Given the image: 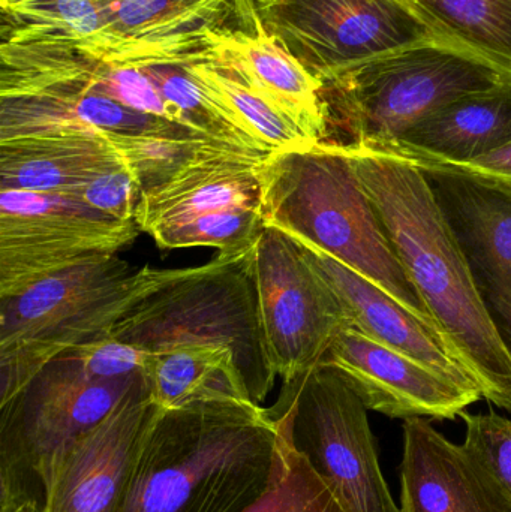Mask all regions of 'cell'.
I'll use <instances>...</instances> for the list:
<instances>
[{"label": "cell", "mask_w": 511, "mask_h": 512, "mask_svg": "<svg viewBox=\"0 0 511 512\" xmlns=\"http://www.w3.org/2000/svg\"><path fill=\"white\" fill-rule=\"evenodd\" d=\"M405 273L483 399L511 411V355L474 285L470 265L422 170L341 143Z\"/></svg>", "instance_id": "obj_1"}, {"label": "cell", "mask_w": 511, "mask_h": 512, "mask_svg": "<svg viewBox=\"0 0 511 512\" xmlns=\"http://www.w3.org/2000/svg\"><path fill=\"white\" fill-rule=\"evenodd\" d=\"M278 444L255 402L153 409L116 512H240L266 490Z\"/></svg>", "instance_id": "obj_2"}, {"label": "cell", "mask_w": 511, "mask_h": 512, "mask_svg": "<svg viewBox=\"0 0 511 512\" xmlns=\"http://www.w3.org/2000/svg\"><path fill=\"white\" fill-rule=\"evenodd\" d=\"M260 180L266 227L315 246L434 325L341 143L272 152Z\"/></svg>", "instance_id": "obj_3"}, {"label": "cell", "mask_w": 511, "mask_h": 512, "mask_svg": "<svg viewBox=\"0 0 511 512\" xmlns=\"http://www.w3.org/2000/svg\"><path fill=\"white\" fill-rule=\"evenodd\" d=\"M186 270H132L117 255L96 256L0 298V406L63 352L107 339L126 312Z\"/></svg>", "instance_id": "obj_4"}, {"label": "cell", "mask_w": 511, "mask_h": 512, "mask_svg": "<svg viewBox=\"0 0 511 512\" xmlns=\"http://www.w3.org/2000/svg\"><path fill=\"white\" fill-rule=\"evenodd\" d=\"M252 254L254 249L188 268L126 312L108 337L146 352L188 345L228 348L260 405L276 375L261 327Z\"/></svg>", "instance_id": "obj_5"}, {"label": "cell", "mask_w": 511, "mask_h": 512, "mask_svg": "<svg viewBox=\"0 0 511 512\" xmlns=\"http://www.w3.org/2000/svg\"><path fill=\"white\" fill-rule=\"evenodd\" d=\"M511 84L503 72L455 45L426 44L365 63L324 87L333 119L348 143L399 140L449 102Z\"/></svg>", "instance_id": "obj_6"}, {"label": "cell", "mask_w": 511, "mask_h": 512, "mask_svg": "<svg viewBox=\"0 0 511 512\" xmlns=\"http://www.w3.org/2000/svg\"><path fill=\"white\" fill-rule=\"evenodd\" d=\"M267 155L209 141L173 179L143 192L134 221L162 251L245 254L264 230L260 165Z\"/></svg>", "instance_id": "obj_7"}, {"label": "cell", "mask_w": 511, "mask_h": 512, "mask_svg": "<svg viewBox=\"0 0 511 512\" xmlns=\"http://www.w3.org/2000/svg\"><path fill=\"white\" fill-rule=\"evenodd\" d=\"M141 373L98 379L71 351L54 358L0 406V477L20 481L44 501L72 445L116 408Z\"/></svg>", "instance_id": "obj_8"}, {"label": "cell", "mask_w": 511, "mask_h": 512, "mask_svg": "<svg viewBox=\"0 0 511 512\" xmlns=\"http://www.w3.org/2000/svg\"><path fill=\"white\" fill-rule=\"evenodd\" d=\"M269 414L285 424L345 511L401 512L381 472L368 408L335 369L318 364L284 382Z\"/></svg>", "instance_id": "obj_9"}, {"label": "cell", "mask_w": 511, "mask_h": 512, "mask_svg": "<svg viewBox=\"0 0 511 512\" xmlns=\"http://www.w3.org/2000/svg\"><path fill=\"white\" fill-rule=\"evenodd\" d=\"M255 6L267 32L324 87L380 57L437 42L453 45L408 0H269Z\"/></svg>", "instance_id": "obj_10"}, {"label": "cell", "mask_w": 511, "mask_h": 512, "mask_svg": "<svg viewBox=\"0 0 511 512\" xmlns=\"http://www.w3.org/2000/svg\"><path fill=\"white\" fill-rule=\"evenodd\" d=\"M140 227L69 195L0 191V298L89 261L117 255Z\"/></svg>", "instance_id": "obj_11"}, {"label": "cell", "mask_w": 511, "mask_h": 512, "mask_svg": "<svg viewBox=\"0 0 511 512\" xmlns=\"http://www.w3.org/2000/svg\"><path fill=\"white\" fill-rule=\"evenodd\" d=\"M252 265L270 366L282 381H293L323 361L350 327L347 313L300 246L278 228H264Z\"/></svg>", "instance_id": "obj_12"}, {"label": "cell", "mask_w": 511, "mask_h": 512, "mask_svg": "<svg viewBox=\"0 0 511 512\" xmlns=\"http://www.w3.org/2000/svg\"><path fill=\"white\" fill-rule=\"evenodd\" d=\"M320 364L335 369L368 411L390 418L453 420L483 397L479 388L387 348L354 327L336 336Z\"/></svg>", "instance_id": "obj_13"}, {"label": "cell", "mask_w": 511, "mask_h": 512, "mask_svg": "<svg viewBox=\"0 0 511 512\" xmlns=\"http://www.w3.org/2000/svg\"><path fill=\"white\" fill-rule=\"evenodd\" d=\"M239 0H116L78 50L114 65L203 60L207 36L230 24Z\"/></svg>", "instance_id": "obj_14"}, {"label": "cell", "mask_w": 511, "mask_h": 512, "mask_svg": "<svg viewBox=\"0 0 511 512\" xmlns=\"http://www.w3.org/2000/svg\"><path fill=\"white\" fill-rule=\"evenodd\" d=\"M153 409L143 372L116 408L66 453L41 512H116Z\"/></svg>", "instance_id": "obj_15"}, {"label": "cell", "mask_w": 511, "mask_h": 512, "mask_svg": "<svg viewBox=\"0 0 511 512\" xmlns=\"http://www.w3.org/2000/svg\"><path fill=\"white\" fill-rule=\"evenodd\" d=\"M239 23L210 33L203 59L233 69L309 137L318 143L327 141L329 107L324 84L267 32L252 0H239Z\"/></svg>", "instance_id": "obj_16"}, {"label": "cell", "mask_w": 511, "mask_h": 512, "mask_svg": "<svg viewBox=\"0 0 511 512\" xmlns=\"http://www.w3.org/2000/svg\"><path fill=\"white\" fill-rule=\"evenodd\" d=\"M423 174L458 237L483 306L511 355V200L459 177Z\"/></svg>", "instance_id": "obj_17"}, {"label": "cell", "mask_w": 511, "mask_h": 512, "mask_svg": "<svg viewBox=\"0 0 511 512\" xmlns=\"http://www.w3.org/2000/svg\"><path fill=\"white\" fill-rule=\"evenodd\" d=\"M401 512H511V499L482 463L425 418L404 420Z\"/></svg>", "instance_id": "obj_18"}, {"label": "cell", "mask_w": 511, "mask_h": 512, "mask_svg": "<svg viewBox=\"0 0 511 512\" xmlns=\"http://www.w3.org/2000/svg\"><path fill=\"white\" fill-rule=\"evenodd\" d=\"M293 240L300 246L309 264L335 292L347 313L350 327L461 384L477 387L431 322L420 318L372 280L332 256L309 243Z\"/></svg>", "instance_id": "obj_19"}, {"label": "cell", "mask_w": 511, "mask_h": 512, "mask_svg": "<svg viewBox=\"0 0 511 512\" xmlns=\"http://www.w3.org/2000/svg\"><path fill=\"white\" fill-rule=\"evenodd\" d=\"M123 162L108 135L56 134L0 141V191L74 197Z\"/></svg>", "instance_id": "obj_20"}, {"label": "cell", "mask_w": 511, "mask_h": 512, "mask_svg": "<svg viewBox=\"0 0 511 512\" xmlns=\"http://www.w3.org/2000/svg\"><path fill=\"white\" fill-rule=\"evenodd\" d=\"M180 126L87 93L38 92L0 98V141L56 134L138 135Z\"/></svg>", "instance_id": "obj_21"}, {"label": "cell", "mask_w": 511, "mask_h": 512, "mask_svg": "<svg viewBox=\"0 0 511 512\" xmlns=\"http://www.w3.org/2000/svg\"><path fill=\"white\" fill-rule=\"evenodd\" d=\"M509 141L511 84H503L449 102L389 144L444 161L467 162Z\"/></svg>", "instance_id": "obj_22"}, {"label": "cell", "mask_w": 511, "mask_h": 512, "mask_svg": "<svg viewBox=\"0 0 511 512\" xmlns=\"http://www.w3.org/2000/svg\"><path fill=\"white\" fill-rule=\"evenodd\" d=\"M143 372L153 405L164 411L198 403L254 402L233 351L222 346L146 352Z\"/></svg>", "instance_id": "obj_23"}, {"label": "cell", "mask_w": 511, "mask_h": 512, "mask_svg": "<svg viewBox=\"0 0 511 512\" xmlns=\"http://www.w3.org/2000/svg\"><path fill=\"white\" fill-rule=\"evenodd\" d=\"M441 36L511 80V0H408Z\"/></svg>", "instance_id": "obj_24"}, {"label": "cell", "mask_w": 511, "mask_h": 512, "mask_svg": "<svg viewBox=\"0 0 511 512\" xmlns=\"http://www.w3.org/2000/svg\"><path fill=\"white\" fill-rule=\"evenodd\" d=\"M152 78L165 101L173 108L179 125L225 146L270 153L236 114L206 86L200 83L183 63L140 66Z\"/></svg>", "instance_id": "obj_25"}, {"label": "cell", "mask_w": 511, "mask_h": 512, "mask_svg": "<svg viewBox=\"0 0 511 512\" xmlns=\"http://www.w3.org/2000/svg\"><path fill=\"white\" fill-rule=\"evenodd\" d=\"M183 65L236 114L237 119L270 153L302 149L318 143L278 105L228 66L207 59Z\"/></svg>", "instance_id": "obj_26"}, {"label": "cell", "mask_w": 511, "mask_h": 512, "mask_svg": "<svg viewBox=\"0 0 511 512\" xmlns=\"http://www.w3.org/2000/svg\"><path fill=\"white\" fill-rule=\"evenodd\" d=\"M116 0H0L3 41L81 48L98 33Z\"/></svg>", "instance_id": "obj_27"}, {"label": "cell", "mask_w": 511, "mask_h": 512, "mask_svg": "<svg viewBox=\"0 0 511 512\" xmlns=\"http://www.w3.org/2000/svg\"><path fill=\"white\" fill-rule=\"evenodd\" d=\"M273 420L278 426V444L269 484L240 512H347L311 462L296 450L285 424Z\"/></svg>", "instance_id": "obj_28"}, {"label": "cell", "mask_w": 511, "mask_h": 512, "mask_svg": "<svg viewBox=\"0 0 511 512\" xmlns=\"http://www.w3.org/2000/svg\"><path fill=\"white\" fill-rule=\"evenodd\" d=\"M108 140L131 168L143 192L165 185L212 141L185 126L150 134L108 135Z\"/></svg>", "instance_id": "obj_29"}, {"label": "cell", "mask_w": 511, "mask_h": 512, "mask_svg": "<svg viewBox=\"0 0 511 512\" xmlns=\"http://www.w3.org/2000/svg\"><path fill=\"white\" fill-rule=\"evenodd\" d=\"M345 144H351L356 149L371 155L402 159L425 173L446 174V176L468 180L511 200V141L494 152L467 162L444 161V159L432 158V156L389 143Z\"/></svg>", "instance_id": "obj_30"}, {"label": "cell", "mask_w": 511, "mask_h": 512, "mask_svg": "<svg viewBox=\"0 0 511 512\" xmlns=\"http://www.w3.org/2000/svg\"><path fill=\"white\" fill-rule=\"evenodd\" d=\"M465 421L467 436L464 447L482 463L483 468L497 481L511 499V420L494 414H468Z\"/></svg>", "instance_id": "obj_31"}, {"label": "cell", "mask_w": 511, "mask_h": 512, "mask_svg": "<svg viewBox=\"0 0 511 512\" xmlns=\"http://www.w3.org/2000/svg\"><path fill=\"white\" fill-rule=\"evenodd\" d=\"M141 195L143 189L137 177L123 161L90 180L74 197L111 218L134 221Z\"/></svg>", "instance_id": "obj_32"}, {"label": "cell", "mask_w": 511, "mask_h": 512, "mask_svg": "<svg viewBox=\"0 0 511 512\" xmlns=\"http://www.w3.org/2000/svg\"><path fill=\"white\" fill-rule=\"evenodd\" d=\"M84 369L98 379L129 378L144 369L146 352L128 343L107 337L68 349Z\"/></svg>", "instance_id": "obj_33"}, {"label": "cell", "mask_w": 511, "mask_h": 512, "mask_svg": "<svg viewBox=\"0 0 511 512\" xmlns=\"http://www.w3.org/2000/svg\"><path fill=\"white\" fill-rule=\"evenodd\" d=\"M42 499L18 481L0 478V512H41Z\"/></svg>", "instance_id": "obj_34"}, {"label": "cell", "mask_w": 511, "mask_h": 512, "mask_svg": "<svg viewBox=\"0 0 511 512\" xmlns=\"http://www.w3.org/2000/svg\"><path fill=\"white\" fill-rule=\"evenodd\" d=\"M252 2H254L255 5H261V3L269 2V0H252Z\"/></svg>", "instance_id": "obj_35"}]
</instances>
